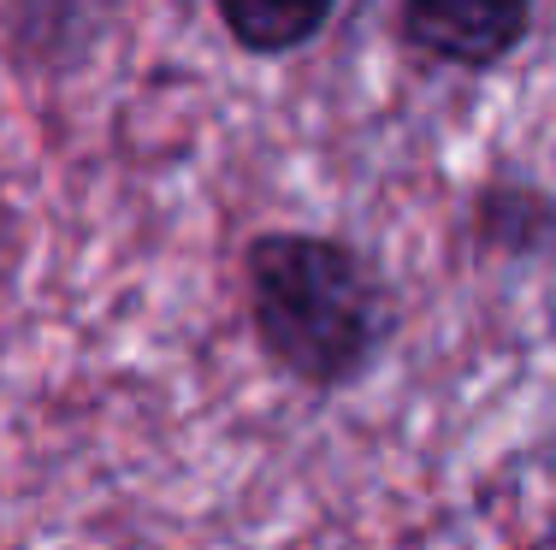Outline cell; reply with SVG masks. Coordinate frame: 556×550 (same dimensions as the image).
<instances>
[{
  "instance_id": "cell-2",
  "label": "cell",
  "mask_w": 556,
  "mask_h": 550,
  "mask_svg": "<svg viewBox=\"0 0 556 550\" xmlns=\"http://www.w3.org/2000/svg\"><path fill=\"white\" fill-rule=\"evenodd\" d=\"M408 42L450 65H492L527 36V12L515 7H408L403 12Z\"/></svg>"
},
{
  "instance_id": "cell-1",
  "label": "cell",
  "mask_w": 556,
  "mask_h": 550,
  "mask_svg": "<svg viewBox=\"0 0 556 550\" xmlns=\"http://www.w3.org/2000/svg\"><path fill=\"white\" fill-rule=\"evenodd\" d=\"M255 325L296 379L338 385L374 356L386 308L350 248L326 238H267L249 255Z\"/></svg>"
},
{
  "instance_id": "cell-3",
  "label": "cell",
  "mask_w": 556,
  "mask_h": 550,
  "mask_svg": "<svg viewBox=\"0 0 556 550\" xmlns=\"http://www.w3.org/2000/svg\"><path fill=\"white\" fill-rule=\"evenodd\" d=\"M320 24H326V7H285V0H237V7H225V30L243 48H261V54L308 42Z\"/></svg>"
},
{
  "instance_id": "cell-4",
  "label": "cell",
  "mask_w": 556,
  "mask_h": 550,
  "mask_svg": "<svg viewBox=\"0 0 556 550\" xmlns=\"http://www.w3.org/2000/svg\"><path fill=\"white\" fill-rule=\"evenodd\" d=\"M539 550H556V539H545V545H539Z\"/></svg>"
}]
</instances>
